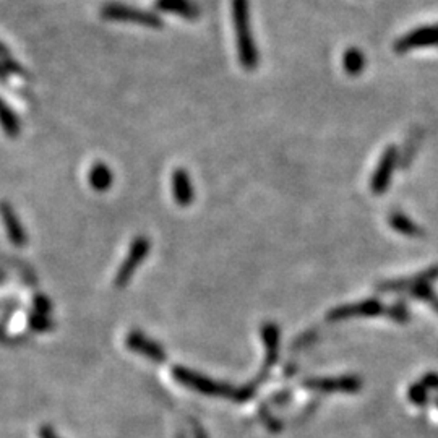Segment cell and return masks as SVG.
<instances>
[{
  "label": "cell",
  "instance_id": "cell-1",
  "mask_svg": "<svg viewBox=\"0 0 438 438\" xmlns=\"http://www.w3.org/2000/svg\"><path fill=\"white\" fill-rule=\"evenodd\" d=\"M232 23L236 31L237 55L241 65L246 70H255L260 65V53L252 34L250 23V4L248 0H232Z\"/></svg>",
  "mask_w": 438,
  "mask_h": 438
},
{
  "label": "cell",
  "instance_id": "cell-2",
  "mask_svg": "<svg viewBox=\"0 0 438 438\" xmlns=\"http://www.w3.org/2000/svg\"><path fill=\"white\" fill-rule=\"evenodd\" d=\"M173 375L180 385H184L187 386V388H190L193 391H198V393H203L208 396L227 398V400H234V401L250 400V398L253 396L255 390L258 388L255 383L246 386V388H234V386H231V385L214 382V380L204 377V375L202 373L189 371V368H185V367H174Z\"/></svg>",
  "mask_w": 438,
  "mask_h": 438
},
{
  "label": "cell",
  "instance_id": "cell-3",
  "mask_svg": "<svg viewBox=\"0 0 438 438\" xmlns=\"http://www.w3.org/2000/svg\"><path fill=\"white\" fill-rule=\"evenodd\" d=\"M101 16L107 21H119V23H132V25L153 28L159 30L164 26L161 16L156 15L155 11H148L132 7V5H125L119 2H109L101 9Z\"/></svg>",
  "mask_w": 438,
  "mask_h": 438
},
{
  "label": "cell",
  "instance_id": "cell-4",
  "mask_svg": "<svg viewBox=\"0 0 438 438\" xmlns=\"http://www.w3.org/2000/svg\"><path fill=\"white\" fill-rule=\"evenodd\" d=\"M148 252H150V241H148V237H136L132 242V246H130L128 255L122 261L121 268H119L116 278H114V286L119 289L127 286L130 280H132V276L135 275V271L138 270V266L145 261Z\"/></svg>",
  "mask_w": 438,
  "mask_h": 438
},
{
  "label": "cell",
  "instance_id": "cell-5",
  "mask_svg": "<svg viewBox=\"0 0 438 438\" xmlns=\"http://www.w3.org/2000/svg\"><path fill=\"white\" fill-rule=\"evenodd\" d=\"M424 48H438V25L416 28V30L406 33L405 36H401L395 43V53L398 54Z\"/></svg>",
  "mask_w": 438,
  "mask_h": 438
},
{
  "label": "cell",
  "instance_id": "cell-6",
  "mask_svg": "<svg viewBox=\"0 0 438 438\" xmlns=\"http://www.w3.org/2000/svg\"><path fill=\"white\" fill-rule=\"evenodd\" d=\"M127 348L132 349L136 354L145 356L146 359H150L156 363H161L168 359L166 351L159 346L156 341L145 336L141 332H132L127 336Z\"/></svg>",
  "mask_w": 438,
  "mask_h": 438
},
{
  "label": "cell",
  "instance_id": "cell-7",
  "mask_svg": "<svg viewBox=\"0 0 438 438\" xmlns=\"http://www.w3.org/2000/svg\"><path fill=\"white\" fill-rule=\"evenodd\" d=\"M0 216L5 226V232L10 239V242L15 247H25L28 243V236L25 227L21 226L18 216H16L13 207L7 202H0Z\"/></svg>",
  "mask_w": 438,
  "mask_h": 438
},
{
  "label": "cell",
  "instance_id": "cell-8",
  "mask_svg": "<svg viewBox=\"0 0 438 438\" xmlns=\"http://www.w3.org/2000/svg\"><path fill=\"white\" fill-rule=\"evenodd\" d=\"M305 388L332 393V391H348L354 393L362 386L356 377H339V378H310L304 382Z\"/></svg>",
  "mask_w": 438,
  "mask_h": 438
},
{
  "label": "cell",
  "instance_id": "cell-9",
  "mask_svg": "<svg viewBox=\"0 0 438 438\" xmlns=\"http://www.w3.org/2000/svg\"><path fill=\"white\" fill-rule=\"evenodd\" d=\"M386 314V309L380 304V300L368 299L366 302L356 304V305H348V307H339V309H334L328 314L329 322H339L346 320L349 317H357V315H380Z\"/></svg>",
  "mask_w": 438,
  "mask_h": 438
},
{
  "label": "cell",
  "instance_id": "cell-10",
  "mask_svg": "<svg viewBox=\"0 0 438 438\" xmlns=\"http://www.w3.org/2000/svg\"><path fill=\"white\" fill-rule=\"evenodd\" d=\"M398 161V150L395 146H390L388 150L385 151V155L382 156V161H380L377 170H375L373 179H372V192L377 193H383L386 190V187L390 184L391 179V173H393V168Z\"/></svg>",
  "mask_w": 438,
  "mask_h": 438
},
{
  "label": "cell",
  "instance_id": "cell-11",
  "mask_svg": "<svg viewBox=\"0 0 438 438\" xmlns=\"http://www.w3.org/2000/svg\"><path fill=\"white\" fill-rule=\"evenodd\" d=\"M261 338H263L265 349H266V361L263 372L260 375V382L263 380L266 375H268L270 368L275 366L278 361V348H280V328H278L275 323H265L261 327Z\"/></svg>",
  "mask_w": 438,
  "mask_h": 438
},
{
  "label": "cell",
  "instance_id": "cell-12",
  "mask_svg": "<svg viewBox=\"0 0 438 438\" xmlns=\"http://www.w3.org/2000/svg\"><path fill=\"white\" fill-rule=\"evenodd\" d=\"M173 197L179 207H189L195 200V189L185 169H175L173 173Z\"/></svg>",
  "mask_w": 438,
  "mask_h": 438
},
{
  "label": "cell",
  "instance_id": "cell-13",
  "mask_svg": "<svg viewBox=\"0 0 438 438\" xmlns=\"http://www.w3.org/2000/svg\"><path fill=\"white\" fill-rule=\"evenodd\" d=\"M155 7L159 11L179 15L189 21H195L202 15L200 7L193 0H156Z\"/></svg>",
  "mask_w": 438,
  "mask_h": 438
},
{
  "label": "cell",
  "instance_id": "cell-14",
  "mask_svg": "<svg viewBox=\"0 0 438 438\" xmlns=\"http://www.w3.org/2000/svg\"><path fill=\"white\" fill-rule=\"evenodd\" d=\"M438 278V268H432L429 271H424L420 273L419 276L416 278H411L409 281H393V283H385V284H380L378 289L380 291H401V289H412L419 286V284H429L430 281H434Z\"/></svg>",
  "mask_w": 438,
  "mask_h": 438
},
{
  "label": "cell",
  "instance_id": "cell-15",
  "mask_svg": "<svg viewBox=\"0 0 438 438\" xmlns=\"http://www.w3.org/2000/svg\"><path fill=\"white\" fill-rule=\"evenodd\" d=\"M114 182L111 169L104 163H96L89 170V185L96 192H107Z\"/></svg>",
  "mask_w": 438,
  "mask_h": 438
},
{
  "label": "cell",
  "instance_id": "cell-16",
  "mask_svg": "<svg viewBox=\"0 0 438 438\" xmlns=\"http://www.w3.org/2000/svg\"><path fill=\"white\" fill-rule=\"evenodd\" d=\"M0 127L10 138H15L20 133V121L15 116V112L11 111V107L2 99L0 96Z\"/></svg>",
  "mask_w": 438,
  "mask_h": 438
},
{
  "label": "cell",
  "instance_id": "cell-17",
  "mask_svg": "<svg viewBox=\"0 0 438 438\" xmlns=\"http://www.w3.org/2000/svg\"><path fill=\"white\" fill-rule=\"evenodd\" d=\"M343 68L348 75H361L366 68V55H363L362 50L351 48L346 50L343 54Z\"/></svg>",
  "mask_w": 438,
  "mask_h": 438
},
{
  "label": "cell",
  "instance_id": "cell-18",
  "mask_svg": "<svg viewBox=\"0 0 438 438\" xmlns=\"http://www.w3.org/2000/svg\"><path fill=\"white\" fill-rule=\"evenodd\" d=\"M390 224L393 226V229L401 232V234L406 236H422L424 232L420 229L419 226H416L412 223L411 219L406 218L403 213H393L390 216Z\"/></svg>",
  "mask_w": 438,
  "mask_h": 438
},
{
  "label": "cell",
  "instance_id": "cell-19",
  "mask_svg": "<svg viewBox=\"0 0 438 438\" xmlns=\"http://www.w3.org/2000/svg\"><path fill=\"white\" fill-rule=\"evenodd\" d=\"M409 400H411L414 405H417V406L427 405L429 388L422 382L417 383V385H412L411 388H409Z\"/></svg>",
  "mask_w": 438,
  "mask_h": 438
},
{
  "label": "cell",
  "instance_id": "cell-20",
  "mask_svg": "<svg viewBox=\"0 0 438 438\" xmlns=\"http://www.w3.org/2000/svg\"><path fill=\"white\" fill-rule=\"evenodd\" d=\"M411 294L416 295V297H419V299L427 300V302H430L438 310V297H437L434 292H432V289L429 288V284H419V286L412 288L411 289Z\"/></svg>",
  "mask_w": 438,
  "mask_h": 438
},
{
  "label": "cell",
  "instance_id": "cell-21",
  "mask_svg": "<svg viewBox=\"0 0 438 438\" xmlns=\"http://www.w3.org/2000/svg\"><path fill=\"white\" fill-rule=\"evenodd\" d=\"M386 314L390 315V318H393L395 322H401V323L407 322V318H409V312L406 309L405 302H401V304L398 302L393 307H390V309H386Z\"/></svg>",
  "mask_w": 438,
  "mask_h": 438
},
{
  "label": "cell",
  "instance_id": "cell-22",
  "mask_svg": "<svg viewBox=\"0 0 438 438\" xmlns=\"http://www.w3.org/2000/svg\"><path fill=\"white\" fill-rule=\"evenodd\" d=\"M30 325L33 329H38V332H45V329L53 327V323H50V318H48V315L36 314V312H34L30 318Z\"/></svg>",
  "mask_w": 438,
  "mask_h": 438
},
{
  "label": "cell",
  "instance_id": "cell-23",
  "mask_svg": "<svg viewBox=\"0 0 438 438\" xmlns=\"http://www.w3.org/2000/svg\"><path fill=\"white\" fill-rule=\"evenodd\" d=\"M317 338V332L315 329H310V332L304 333L302 336H299L297 339L294 341L292 344V349H300V348H305V346H309L312 341H314Z\"/></svg>",
  "mask_w": 438,
  "mask_h": 438
},
{
  "label": "cell",
  "instance_id": "cell-24",
  "mask_svg": "<svg viewBox=\"0 0 438 438\" xmlns=\"http://www.w3.org/2000/svg\"><path fill=\"white\" fill-rule=\"evenodd\" d=\"M34 312L43 315H48L50 312V302L44 297V295H38V297L34 299Z\"/></svg>",
  "mask_w": 438,
  "mask_h": 438
},
{
  "label": "cell",
  "instance_id": "cell-25",
  "mask_svg": "<svg viewBox=\"0 0 438 438\" xmlns=\"http://www.w3.org/2000/svg\"><path fill=\"white\" fill-rule=\"evenodd\" d=\"M11 54L9 53V49L5 48V44L0 41V60H5V59H10Z\"/></svg>",
  "mask_w": 438,
  "mask_h": 438
},
{
  "label": "cell",
  "instance_id": "cell-26",
  "mask_svg": "<svg viewBox=\"0 0 438 438\" xmlns=\"http://www.w3.org/2000/svg\"><path fill=\"white\" fill-rule=\"evenodd\" d=\"M41 438H59V437L55 435V432L50 427H44L41 430Z\"/></svg>",
  "mask_w": 438,
  "mask_h": 438
},
{
  "label": "cell",
  "instance_id": "cell-27",
  "mask_svg": "<svg viewBox=\"0 0 438 438\" xmlns=\"http://www.w3.org/2000/svg\"><path fill=\"white\" fill-rule=\"evenodd\" d=\"M7 77H9L7 67H5L4 60H0V82H5V80H7Z\"/></svg>",
  "mask_w": 438,
  "mask_h": 438
},
{
  "label": "cell",
  "instance_id": "cell-28",
  "mask_svg": "<svg viewBox=\"0 0 438 438\" xmlns=\"http://www.w3.org/2000/svg\"><path fill=\"white\" fill-rule=\"evenodd\" d=\"M435 405H437V406H438V398H437V400H435Z\"/></svg>",
  "mask_w": 438,
  "mask_h": 438
}]
</instances>
